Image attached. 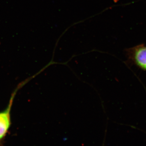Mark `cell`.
I'll return each mask as SVG.
<instances>
[{
    "label": "cell",
    "instance_id": "obj_2",
    "mask_svg": "<svg viewBox=\"0 0 146 146\" xmlns=\"http://www.w3.org/2000/svg\"><path fill=\"white\" fill-rule=\"evenodd\" d=\"M134 59L138 65L146 70V47L138 48L135 51Z\"/></svg>",
    "mask_w": 146,
    "mask_h": 146
},
{
    "label": "cell",
    "instance_id": "obj_1",
    "mask_svg": "<svg viewBox=\"0 0 146 146\" xmlns=\"http://www.w3.org/2000/svg\"><path fill=\"white\" fill-rule=\"evenodd\" d=\"M14 94H13L11 98L8 107L5 110L0 112V141L5 137L10 127V111L15 96Z\"/></svg>",
    "mask_w": 146,
    "mask_h": 146
}]
</instances>
